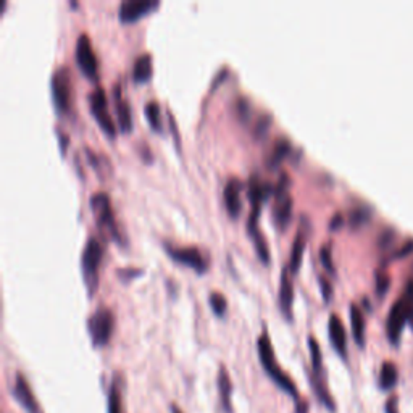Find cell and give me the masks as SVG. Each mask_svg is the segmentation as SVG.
Instances as JSON below:
<instances>
[{
    "label": "cell",
    "mask_w": 413,
    "mask_h": 413,
    "mask_svg": "<svg viewBox=\"0 0 413 413\" xmlns=\"http://www.w3.org/2000/svg\"><path fill=\"white\" fill-rule=\"evenodd\" d=\"M292 214V197L289 192H282L280 195H276V204L273 209V218L275 223L280 228H284L287 223H289Z\"/></svg>",
    "instance_id": "obj_21"
},
{
    "label": "cell",
    "mask_w": 413,
    "mask_h": 413,
    "mask_svg": "<svg viewBox=\"0 0 413 413\" xmlns=\"http://www.w3.org/2000/svg\"><path fill=\"white\" fill-rule=\"evenodd\" d=\"M303 247H306V232L299 231L294 237V242H292V249H291V258H289L291 273H296L299 266H301Z\"/></svg>",
    "instance_id": "obj_25"
},
{
    "label": "cell",
    "mask_w": 413,
    "mask_h": 413,
    "mask_svg": "<svg viewBox=\"0 0 413 413\" xmlns=\"http://www.w3.org/2000/svg\"><path fill=\"white\" fill-rule=\"evenodd\" d=\"M218 393H220V404L225 413H232V381L230 378V373L225 365H221L218 369Z\"/></svg>",
    "instance_id": "obj_18"
},
{
    "label": "cell",
    "mask_w": 413,
    "mask_h": 413,
    "mask_svg": "<svg viewBox=\"0 0 413 413\" xmlns=\"http://www.w3.org/2000/svg\"><path fill=\"white\" fill-rule=\"evenodd\" d=\"M89 108L103 131H105L108 136H115L117 123L113 122V118L110 117V112H108V107H107L105 91H103V88H100V86H97V88L89 94Z\"/></svg>",
    "instance_id": "obj_6"
},
{
    "label": "cell",
    "mask_w": 413,
    "mask_h": 413,
    "mask_svg": "<svg viewBox=\"0 0 413 413\" xmlns=\"http://www.w3.org/2000/svg\"><path fill=\"white\" fill-rule=\"evenodd\" d=\"M308 383H310V386H312L315 398L318 399L320 404H322L326 410L334 413L336 412V402L333 399V395H331V393H329L328 383H326L323 365L312 367V372H308Z\"/></svg>",
    "instance_id": "obj_10"
},
{
    "label": "cell",
    "mask_w": 413,
    "mask_h": 413,
    "mask_svg": "<svg viewBox=\"0 0 413 413\" xmlns=\"http://www.w3.org/2000/svg\"><path fill=\"white\" fill-rule=\"evenodd\" d=\"M350 323H352V334L357 341L358 346L365 344V317H363L362 308L357 303H350Z\"/></svg>",
    "instance_id": "obj_23"
},
{
    "label": "cell",
    "mask_w": 413,
    "mask_h": 413,
    "mask_svg": "<svg viewBox=\"0 0 413 413\" xmlns=\"http://www.w3.org/2000/svg\"><path fill=\"white\" fill-rule=\"evenodd\" d=\"M113 326H115V315L108 307H97L96 312L88 318V331L92 344L96 347L105 346L112 338Z\"/></svg>",
    "instance_id": "obj_3"
},
{
    "label": "cell",
    "mask_w": 413,
    "mask_h": 413,
    "mask_svg": "<svg viewBox=\"0 0 413 413\" xmlns=\"http://www.w3.org/2000/svg\"><path fill=\"white\" fill-rule=\"evenodd\" d=\"M241 191H242V181L239 178H231L230 181L226 183L225 186V194H223V199H225L228 214L231 216H236L241 214L242 209V200H241Z\"/></svg>",
    "instance_id": "obj_15"
},
{
    "label": "cell",
    "mask_w": 413,
    "mask_h": 413,
    "mask_svg": "<svg viewBox=\"0 0 413 413\" xmlns=\"http://www.w3.org/2000/svg\"><path fill=\"white\" fill-rule=\"evenodd\" d=\"M170 413H184V412L181 409H179V407L176 404H171L170 405Z\"/></svg>",
    "instance_id": "obj_41"
},
{
    "label": "cell",
    "mask_w": 413,
    "mask_h": 413,
    "mask_svg": "<svg viewBox=\"0 0 413 413\" xmlns=\"http://www.w3.org/2000/svg\"><path fill=\"white\" fill-rule=\"evenodd\" d=\"M237 110H239V115H241V118L251 117V105H249L247 99H244V97H241V99L237 100Z\"/></svg>",
    "instance_id": "obj_34"
},
{
    "label": "cell",
    "mask_w": 413,
    "mask_h": 413,
    "mask_svg": "<svg viewBox=\"0 0 413 413\" xmlns=\"http://www.w3.org/2000/svg\"><path fill=\"white\" fill-rule=\"evenodd\" d=\"M124 378L122 373L113 374L110 389H108L107 399V413H124Z\"/></svg>",
    "instance_id": "obj_16"
},
{
    "label": "cell",
    "mask_w": 413,
    "mask_h": 413,
    "mask_svg": "<svg viewBox=\"0 0 413 413\" xmlns=\"http://www.w3.org/2000/svg\"><path fill=\"white\" fill-rule=\"evenodd\" d=\"M369 211L372 210H369L368 206H355V209H352L350 214H349V220H350L352 225L354 226L362 225L363 221L368 220Z\"/></svg>",
    "instance_id": "obj_29"
},
{
    "label": "cell",
    "mask_w": 413,
    "mask_h": 413,
    "mask_svg": "<svg viewBox=\"0 0 413 413\" xmlns=\"http://www.w3.org/2000/svg\"><path fill=\"white\" fill-rule=\"evenodd\" d=\"M257 350H258V358L260 363H262L263 369L268 374L271 381H273L281 391H284L286 394H289L294 402L301 400V394H299L297 386L292 381V378L286 372H282L280 367L278 360H276V354L273 349V344H271V339L266 331L258 336L257 339Z\"/></svg>",
    "instance_id": "obj_1"
},
{
    "label": "cell",
    "mask_w": 413,
    "mask_h": 413,
    "mask_svg": "<svg viewBox=\"0 0 413 413\" xmlns=\"http://www.w3.org/2000/svg\"><path fill=\"white\" fill-rule=\"evenodd\" d=\"M12 398L18 402L21 409L26 413H44L39 400L36 399L34 393H32L29 381L25 378L23 373H16L12 388Z\"/></svg>",
    "instance_id": "obj_8"
},
{
    "label": "cell",
    "mask_w": 413,
    "mask_h": 413,
    "mask_svg": "<svg viewBox=\"0 0 413 413\" xmlns=\"http://www.w3.org/2000/svg\"><path fill=\"white\" fill-rule=\"evenodd\" d=\"M165 251L171 255V258L178 263H183L186 266H191V268L197 270L199 273H204L206 270V260L204 254L199 251L197 247L189 246V247H181V246H173V244L165 242Z\"/></svg>",
    "instance_id": "obj_9"
},
{
    "label": "cell",
    "mask_w": 413,
    "mask_h": 413,
    "mask_svg": "<svg viewBox=\"0 0 413 413\" xmlns=\"http://www.w3.org/2000/svg\"><path fill=\"white\" fill-rule=\"evenodd\" d=\"M320 260H322V265L324 266V268L333 273L334 265H333V260H331V244H324V246H322V249H320Z\"/></svg>",
    "instance_id": "obj_30"
},
{
    "label": "cell",
    "mask_w": 413,
    "mask_h": 413,
    "mask_svg": "<svg viewBox=\"0 0 413 413\" xmlns=\"http://www.w3.org/2000/svg\"><path fill=\"white\" fill-rule=\"evenodd\" d=\"M389 282H391V278L389 275L386 273V271H376V291L378 294H383V292L388 289L389 287Z\"/></svg>",
    "instance_id": "obj_31"
},
{
    "label": "cell",
    "mask_w": 413,
    "mask_h": 413,
    "mask_svg": "<svg viewBox=\"0 0 413 413\" xmlns=\"http://www.w3.org/2000/svg\"><path fill=\"white\" fill-rule=\"evenodd\" d=\"M384 413H399V398L398 395H391V398L386 400Z\"/></svg>",
    "instance_id": "obj_32"
},
{
    "label": "cell",
    "mask_w": 413,
    "mask_h": 413,
    "mask_svg": "<svg viewBox=\"0 0 413 413\" xmlns=\"http://www.w3.org/2000/svg\"><path fill=\"white\" fill-rule=\"evenodd\" d=\"M152 73H154V63H152V55L150 53H143L138 58L134 60L133 65V78L134 81H148Z\"/></svg>",
    "instance_id": "obj_24"
},
{
    "label": "cell",
    "mask_w": 413,
    "mask_h": 413,
    "mask_svg": "<svg viewBox=\"0 0 413 413\" xmlns=\"http://www.w3.org/2000/svg\"><path fill=\"white\" fill-rule=\"evenodd\" d=\"M320 286H322V291H323V297L328 301V299L331 297V292H333V287H331L329 281L323 278V276H320Z\"/></svg>",
    "instance_id": "obj_37"
},
{
    "label": "cell",
    "mask_w": 413,
    "mask_h": 413,
    "mask_svg": "<svg viewBox=\"0 0 413 413\" xmlns=\"http://www.w3.org/2000/svg\"><path fill=\"white\" fill-rule=\"evenodd\" d=\"M247 194L252 202V210H260L263 200L268 199L271 194H275V184L263 181L262 178L254 173V175H251V178H249Z\"/></svg>",
    "instance_id": "obj_12"
},
{
    "label": "cell",
    "mask_w": 413,
    "mask_h": 413,
    "mask_svg": "<svg viewBox=\"0 0 413 413\" xmlns=\"http://www.w3.org/2000/svg\"><path fill=\"white\" fill-rule=\"evenodd\" d=\"M209 301H210L211 308H214V312L216 315H225L226 307H228V302H226V299H225V296L221 294V292H216V291L210 292V299H209Z\"/></svg>",
    "instance_id": "obj_28"
},
{
    "label": "cell",
    "mask_w": 413,
    "mask_h": 413,
    "mask_svg": "<svg viewBox=\"0 0 413 413\" xmlns=\"http://www.w3.org/2000/svg\"><path fill=\"white\" fill-rule=\"evenodd\" d=\"M140 273H143V270L136 268V266H131V268H119L118 270V276L123 280H129V278H133V276H138Z\"/></svg>",
    "instance_id": "obj_33"
},
{
    "label": "cell",
    "mask_w": 413,
    "mask_h": 413,
    "mask_svg": "<svg viewBox=\"0 0 413 413\" xmlns=\"http://www.w3.org/2000/svg\"><path fill=\"white\" fill-rule=\"evenodd\" d=\"M155 7H159L157 0H123L118 15L123 21H134Z\"/></svg>",
    "instance_id": "obj_13"
},
{
    "label": "cell",
    "mask_w": 413,
    "mask_h": 413,
    "mask_svg": "<svg viewBox=\"0 0 413 413\" xmlns=\"http://www.w3.org/2000/svg\"><path fill=\"white\" fill-rule=\"evenodd\" d=\"M247 231L255 244V251H257V254H258V258L262 260L263 263H268L270 262V251H268V246H266V241L262 235V231H260L258 226H257V216H254V215L249 216Z\"/></svg>",
    "instance_id": "obj_20"
},
{
    "label": "cell",
    "mask_w": 413,
    "mask_h": 413,
    "mask_svg": "<svg viewBox=\"0 0 413 413\" xmlns=\"http://www.w3.org/2000/svg\"><path fill=\"white\" fill-rule=\"evenodd\" d=\"M145 117H148V122L152 126L154 131H163V123H162V112H160V105L157 100H149L145 103L144 107Z\"/></svg>",
    "instance_id": "obj_27"
},
{
    "label": "cell",
    "mask_w": 413,
    "mask_h": 413,
    "mask_svg": "<svg viewBox=\"0 0 413 413\" xmlns=\"http://www.w3.org/2000/svg\"><path fill=\"white\" fill-rule=\"evenodd\" d=\"M294 413H308L310 412V407H308V402L306 399H301L294 402Z\"/></svg>",
    "instance_id": "obj_38"
},
{
    "label": "cell",
    "mask_w": 413,
    "mask_h": 413,
    "mask_svg": "<svg viewBox=\"0 0 413 413\" xmlns=\"http://www.w3.org/2000/svg\"><path fill=\"white\" fill-rule=\"evenodd\" d=\"M410 315V303L407 297H400L391 307L388 317V334L391 341H398L407 317Z\"/></svg>",
    "instance_id": "obj_11"
},
{
    "label": "cell",
    "mask_w": 413,
    "mask_h": 413,
    "mask_svg": "<svg viewBox=\"0 0 413 413\" xmlns=\"http://www.w3.org/2000/svg\"><path fill=\"white\" fill-rule=\"evenodd\" d=\"M76 62H78L79 68L83 70V73L88 78L96 79L97 78V70H99V63H97V57L92 47L91 37L86 32H81L76 41Z\"/></svg>",
    "instance_id": "obj_7"
},
{
    "label": "cell",
    "mask_w": 413,
    "mask_h": 413,
    "mask_svg": "<svg viewBox=\"0 0 413 413\" xmlns=\"http://www.w3.org/2000/svg\"><path fill=\"white\" fill-rule=\"evenodd\" d=\"M51 88H52V97L55 108L60 113L70 112L72 107V73H70L68 67L55 68V72L51 76Z\"/></svg>",
    "instance_id": "obj_4"
},
{
    "label": "cell",
    "mask_w": 413,
    "mask_h": 413,
    "mask_svg": "<svg viewBox=\"0 0 413 413\" xmlns=\"http://www.w3.org/2000/svg\"><path fill=\"white\" fill-rule=\"evenodd\" d=\"M89 204L92 206V210H94L97 225H99L100 230L103 232H107L108 236H112L113 239H119L117 220H115V215H113L108 195L105 192H96L89 199Z\"/></svg>",
    "instance_id": "obj_5"
},
{
    "label": "cell",
    "mask_w": 413,
    "mask_h": 413,
    "mask_svg": "<svg viewBox=\"0 0 413 413\" xmlns=\"http://www.w3.org/2000/svg\"><path fill=\"white\" fill-rule=\"evenodd\" d=\"M292 301H294V287L289 276V266H284L281 270V281H280V307L282 315L287 320L292 318Z\"/></svg>",
    "instance_id": "obj_14"
},
{
    "label": "cell",
    "mask_w": 413,
    "mask_h": 413,
    "mask_svg": "<svg viewBox=\"0 0 413 413\" xmlns=\"http://www.w3.org/2000/svg\"><path fill=\"white\" fill-rule=\"evenodd\" d=\"M103 246L99 237L89 236L84 244L83 254H81V268L89 292H94L99 282V265L102 262Z\"/></svg>",
    "instance_id": "obj_2"
},
{
    "label": "cell",
    "mask_w": 413,
    "mask_h": 413,
    "mask_svg": "<svg viewBox=\"0 0 413 413\" xmlns=\"http://www.w3.org/2000/svg\"><path fill=\"white\" fill-rule=\"evenodd\" d=\"M342 225V214H334L333 215V218H331V221H329V228L331 230H334V228H338V226H341Z\"/></svg>",
    "instance_id": "obj_39"
},
{
    "label": "cell",
    "mask_w": 413,
    "mask_h": 413,
    "mask_svg": "<svg viewBox=\"0 0 413 413\" xmlns=\"http://www.w3.org/2000/svg\"><path fill=\"white\" fill-rule=\"evenodd\" d=\"M291 152V140L284 138V136H280L271 145V149L266 155V165L268 166H276L278 163L284 159V157Z\"/></svg>",
    "instance_id": "obj_22"
},
{
    "label": "cell",
    "mask_w": 413,
    "mask_h": 413,
    "mask_svg": "<svg viewBox=\"0 0 413 413\" xmlns=\"http://www.w3.org/2000/svg\"><path fill=\"white\" fill-rule=\"evenodd\" d=\"M58 136H60V140H62V143H60V149H62V152H65L68 148V136L63 134L62 131H58Z\"/></svg>",
    "instance_id": "obj_40"
},
{
    "label": "cell",
    "mask_w": 413,
    "mask_h": 413,
    "mask_svg": "<svg viewBox=\"0 0 413 413\" xmlns=\"http://www.w3.org/2000/svg\"><path fill=\"white\" fill-rule=\"evenodd\" d=\"M328 333H329L331 344H333L334 349L338 350L342 357H346V354H347V336H346V328H344V324H342V320L339 318V315H336V313L329 315Z\"/></svg>",
    "instance_id": "obj_17"
},
{
    "label": "cell",
    "mask_w": 413,
    "mask_h": 413,
    "mask_svg": "<svg viewBox=\"0 0 413 413\" xmlns=\"http://www.w3.org/2000/svg\"><path fill=\"white\" fill-rule=\"evenodd\" d=\"M113 96H115V100H117V122H118V126L122 131H131L133 128V117H131V107H129V103L123 99L122 97V89H119V84L115 86V89H113Z\"/></svg>",
    "instance_id": "obj_19"
},
{
    "label": "cell",
    "mask_w": 413,
    "mask_h": 413,
    "mask_svg": "<svg viewBox=\"0 0 413 413\" xmlns=\"http://www.w3.org/2000/svg\"><path fill=\"white\" fill-rule=\"evenodd\" d=\"M410 251H413V237L405 239V241L402 242V246L398 249V251L393 252V255H405V254H409Z\"/></svg>",
    "instance_id": "obj_36"
},
{
    "label": "cell",
    "mask_w": 413,
    "mask_h": 413,
    "mask_svg": "<svg viewBox=\"0 0 413 413\" xmlns=\"http://www.w3.org/2000/svg\"><path fill=\"white\" fill-rule=\"evenodd\" d=\"M399 372L398 367L394 365L393 362H384L381 367V372H379V388L381 389H393L395 384H398Z\"/></svg>",
    "instance_id": "obj_26"
},
{
    "label": "cell",
    "mask_w": 413,
    "mask_h": 413,
    "mask_svg": "<svg viewBox=\"0 0 413 413\" xmlns=\"http://www.w3.org/2000/svg\"><path fill=\"white\" fill-rule=\"evenodd\" d=\"M394 239H395V231L393 230V228H388V230L383 231L381 236H379V244H381V246H389Z\"/></svg>",
    "instance_id": "obj_35"
}]
</instances>
